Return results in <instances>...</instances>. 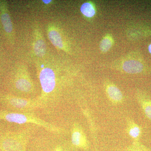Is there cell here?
<instances>
[{
    "label": "cell",
    "instance_id": "cell-1",
    "mask_svg": "<svg viewBox=\"0 0 151 151\" xmlns=\"http://www.w3.org/2000/svg\"><path fill=\"white\" fill-rule=\"evenodd\" d=\"M0 121L18 124H35L55 134H60L62 132V130L59 127L45 122L33 113L0 110Z\"/></svg>",
    "mask_w": 151,
    "mask_h": 151
},
{
    "label": "cell",
    "instance_id": "cell-3",
    "mask_svg": "<svg viewBox=\"0 0 151 151\" xmlns=\"http://www.w3.org/2000/svg\"><path fill=\"white\" fill-rule=\"evenodd\" d=\"M1 102L7 110L15 112L33 113L37 108L41 107L37 99H29L13 95L3 96L1 98Z\"/></svg>",
    "mask_w": 151,
    "mask_h": 151
},
{
    "label": "cell",
    "instance_id": "cell-4",
    "mask_svg": "<svg viewBox=\"0 0 151 151\" xmlns=\"http://www.w3.org/2000/svg\"><path fill=\"white\" fill-rule=\"evenodd\" d=\"M16 89L20 93L29 94L33 92L34 85L27 70L24 67L17 71L14 79Z\"/></svg>",
    "mask_w": 151,
    "mask_h": 151
},
{
    "label": "cell",
    "instance_id": "cell-14",
    "mask_svg": "<svg viewBox=\"0 0 151 151\" xmlns=\"http://www.w3.org/2000/svg\"><path fill=\"white\" fill-rule=\"evenodd\" d=\"M127 151H151L149 148L143 145L139 141H134L127 148Z\"/></svg>",
    "mask_w": 151,
    "mask_h": 151
},
{
    "label": "cell",
    "instance_id": "cell-12",
    "mask_svg": "<svg viewBox=\"0 0 151 151\" xmlns=\"http://www.w3.org/2000/svg\"><path fill=\"white\" fill-rule=\"evenodd\" d=\"M127 131L134 141H139L142 134V129L134 121L129 120L127 124Z\"/></svg>",
    "mask_w": 151,
    "mask_h": 151
},
{
    "label": "cell",
    "instance_id": "cell-15",
    "mask_svg": "<svg viewBox=\"0 0 151 151\" xmlns=\"http://www.w3.org/2000/svg\"><path fill=\"white\" fill-rule=\"evenodd\" d=\"M113 44L112 39L109 37H106L101 41L100 49L103 52H106L111 48Z\"/></svg>",
    "mask_w": 151,
    "mask_h": 151
},
{
    "label": "cell",
    "instance_id": "cell-2",
    "mask_svg": "<svg viewBox=\"0 0 151 151\" xmlns=\"http://www.w3.org/2000/svg\"><path fill=\"white\" fill-rule=\"evenodd\" d=\"M32 128L0 133V151H26Z\"/></svg>",
    "mask_w": 151,
    "mask_h": 151
},
{
    "label": "cell",
    "instance_id": "cell-17",
    "mask_svg": "<svg viewBox=\"0 0 151 151\" xmlns=\"http://www.w3.org/2000/svg\"><path fill=\"white\" fill-rule=\"evenodd\" d=\"M148 50L150 53H151V44L150 45H149Z\"/></svg>",
    "mask_w": 151,
    "mask_h": 151
},
{
    "label": "cell",
    "instance_id": "cell-11",
    "mask_svg": "<svg viewBox=\"0 0 151 151\" xmlns=\"http://www.w3.org/2000/svg\"><path fill=\"white\" fill-rule=\"evenodd\" d=\"M137 100L145 115L151 121V99L145 94H139Z\"/></svg>",
    "mask_w": 151,
    "mask_h": 151
},
{
    "label": "cell",
    "instance_id": "cell-6",
    "mask_svg": "<svg viewBox=\"0 0 151 151\" xmlns=\"http://www.w3.org/2000/svg\"><path fill=\"white\" fill-rule=\"evenodd\" d=\"M34 35V52L38 56L43 57L46 53V44L40 29L37 26L35 27Z\"/></svg>",
    "mask_w": 151,
    "mask_h": 151
},
{
    "label": "cell",
    "instance_id": "cell-16",
    "mask_svg": "<svg viewBox=\"0 0 151 151\" xmlns=\"http://www.w3.org/2000/svg\"><path fill=\"white\" fill-rule=\"evenodd\" d=\"M53 151H65L63 147L60 145H57L55 147Z\"/></svg>",
    "mask_w": 151,
    "mask_h": 151
},
{
    "label": "cell",
    "instance_id": "cell-9",
    "mask_svg": "<svg viewBox=\"0 0 151 151\" xmlns=\"http://www.w3.org/2000/svg\"><path fill=\"white\" fill-rule=\"evenodd\" d=\"M106 92L108 98L114 104L122 103L123 101V95L122 92L115 85L109 84L106 87Z\"/></svg>",
    "mask_w": 151,
    "mask_h": 151
},
{
    "label": "cell",
    "instance_id": "cell-13",
    "mask_svg": "<svg viewBox=\"0 0 151 151\" xmlns=\"http://www.w3.org/2000/svg\"><path fill=\"white\" fill-rule=\"evenodd\" d=\"M81 13L87 17H92L95 14V9L92 4L89 2L84 3L80 8Z\"/></svg>",
    "mask_w": 151,
    "mask_h": 151
},
{
    "label": "cell",
    "instance_id": "cell-5",
    "mask_svg": "<svg viewBox=\"0 0 151 151\" xmlns=\"http://www.w3.org/2000/svg\"><path fill=\"white\" fill-rule=\"evenodd\" d=\"M71 141L72 145L77 148L88 150L89 143L84 130L78 124H73L71 132Z\"/></svg>",
    "mask_w": 151,
    "mask_h": 151
},
{
    "label": "cell",
    "instance_id": "cell-10",
    "mask_svg": "<svg viewBox=\"0 0 151 151\" xmlns=\"http://www.w3.org/2000/svg\"><path fill=\"white\" fill-rule=\"evenodd\" d=\"M123 68L125 72L130 73H140L143 70V65L137 60H131L125 61L123 64Z\"/></svg>",
    "mask_w": 151,
    "mask_h": 151
},
{
    "label": "cell",
    "instance_id": "cell-7",
    "mask_svg": "<svg viewBox=\"0 0 151 151\" xmlns=\"http://www.w3.org/2000/svg\"><path fill=\"white\" fill-rule=\"evenodd\" d=\"M0 17L5 31L8 35L12 36L13 34V26L5 2H0Z\"/></svg>",
    "mask_w": 151,
    "mask_h": 151
},
{
    "label": "cell",
    "instance_id": "cell-8",
    "mask_svg": "<svg viewBox=\"0 0 151 151\" xmlns=\"http://www.w3.org/2000/svg\"><path fill=\"white\" fill-rule=\"evenodd\" d=\"M47 31L49 39L52 44L57 48L65 50L62 35L57 27L50 24L47 28Z\"/></svg>",
    "mask_w": 151,
    "mask_h": 151
}]
</instances>
